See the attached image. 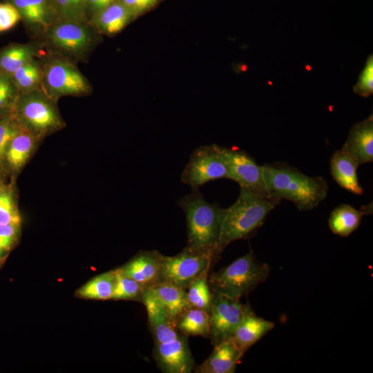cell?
<instances>
[{
  "label": "cell",
  "mask_w": 373,
  "mask_h": 373,
  "mask_svg": "<svg viewBox=\"0 0 373 373\" xmlns=\"http://www.w3.org/2000/svg\"><path fill=\"white\" fill-rule=\"evenodd\" d=\"M280 200L271 195L259 194L240 187L236 202L225 209L217 246L218 255L231 242L253 235Z\"/></svg>",
  "instance_id": "cell-1"
},
{
  "label": "cell",
  "mask_w": 373,
  "mask_h": 373,
  "mask_svg": "<svg viewBox=\"0 0 373 373\" xmlns=\"http://www.w3.org/2000/svg\"><path fill=\"white\" fill-rule=\"evenodd\" d=\"M262 170L267 191L292 202L300 211L314 209L327 196V184L321 176L309 177L283 165L265 164Z\"/></svg>",
  "instance_id": "cell-2"
},
{
  "label": "cell",
  "mask_w": 373,
  "mask_h": 373,
  "mask_svg": "<svg viewBox=\"0 0 373 373\" xmlns=\"http://www.w3.org/2000/svg\"><path fill=\"white\" fill-rule=\"evenodd\" d=\"M183 210L186 223L188 247L207 251L216 258L225 209L207 202L204 195L193 191L178 201Z\"/></svg>",
  "instance_id": "cell-3"
},
{
  "label": "cell",
  "mask_w": 373,
  "mask_h": 373,
  "mask_svg": "<svg viewBox=\"0 0 373 373\" xmlns=\"http://www.w3.org/2000/svg\"><path fill=\"white\" fill-rule=\"evenodd\" d=\"M270 267L258 262L252 249L232 263L208 276L212 293L240 299L268 278Z\"/></svg>",
  "instance_id": "cell-4"
},
{
  "label": "cell",
  "mask_w": 373,
  "mask_h": 373,
  "mask_svg": "<svg viewBox=\"0 0 373 373\" xmlns=\"http://www.w3.org/2000/svg\"><path fill=\"white\" fill-rule=\"evenodd\" d=\"M12 114L22 128L38 139L64 125L55 101L41 88L19 92Z\"/></svg>",
  "instance_id": "cell-5"
},
{
  "label": "cell",
  "mask_w": 373,
  "mask_h": 373,
  "mask_svg": "<svg viewBox=\"0 0 373 373\" xmlns=\"http://www.w3.org/2000/svg\"><path fill=\"white\" fill-rule=\"evenodd\" d=\"M41 90L52 99L87 95L91 86L77 66L64 57H53L41 67Z\"/></svg>",
  "instance_id": "cell-6"
},
{
  "label": "cell",
  "mask_w": 373,
  "mask_h": 373,
  "mask_svg": "<svg viewBox=\"0 0 373 373\" xmlns=\"http://www.w3.org/2000/svg\"><path fill=\"white\" fill-rule=\"evenodd\" d=\"M46 31L48 44L65 55L85 58L97 43L95 29L88 23L58 21L50 24Z\"/></svg>",
  "instance_id": "cell-7"
},
{
  "label": "cell",
  "mask_w": 373,
  "mask_h": 373,
  "mask_svg": "<svg viewBox=\"0 0 373 373\" xmlns=\"http://www.w3.org/2000/svg\"><path fill=\"white\" fill-rule=\"evenodd\" d=\"M216 257L207 251L186 247L173 256H162L161 283L185 289L195 278L209 271Z\"/></svg>",
  "instance_id": "cell-8"
},
{
  "label": "cell",
  "mask_w": 373,
  "mask_h": 373,
  "mask_svg": "<svg viewBox=\"0 0 373 373\" xmlns=\"http://www.w3.org/2000/svg\"><path fill=\"white\" fill-rule=\"evenodd\" d=\"M219 178H229V175L215 144H212L202 146L193 151L181 173L180 180L193 191L199 190L205 183Z\"/></svg>",
  "instance_id": "cell-9"
},
{
  "label": "cell",
  "mask_w": 373,
  "mask_h": 373,
  "mask_svg": "<svg viewBox=\"0 0 373 373\" xmlns=\"http://www.w3.org/2000/svg\"><path fill=\"white\" fill-rule=\"evenodd\" d=\"M215 147L226 166L229 179L254 193L270 195L265 188L262 166H259L247 153L217 144Z\"/></svg>",
  "instance_id": "cell-10"
},
{
  "label": "cell",
  "mask_w": 373,
  "mask_h": 373,
  "mask_svg": "<svg viewBox=\"0 0 373 373\" xmlns=\"http://www.w3.org/2000/svg\"><path fill=\"white\" fill-rule=\"evenodd\" d=\"M249 306L238 298L212 293L209 337L213 346L231 338Z\"/></svg>",
  "instance_id": "cell-11"
},
{
  "label": "cell",
  "mask_w": 373,
  "mask_h": 373,
  "mask_svg": "<svg viewBox=\"0 0 373 373\" xmlns=\"http://www.w3.org/2000/svg\"><path fill=\"white\" fill-rule=\"evenodd\" d=\"M153 355L165 373H189L195 367L186 336L181 333L173 340L155 343Z\"/></svg>",
  "instance_id": "cell-12"
},
{
  "label": "cell",
  "mask_w": 373,
  "mask_h": 373,
  "mask_svg": "<svg viewBox=\"0 0 373 373\" xmlns=\"http://www.w3.org/2000/svg\"><path fill=\"white\" fill-rule=\"evenodd\" d=\"M162 256L157 250L142 251L116 269L149 288L161 283Z\"/></svg>",
  "instance_id": "cell-13"
},
{
  "label": "cell",
  "mask_w": 373,
  "mask_h": 373,
  "mask_svg": "<svg viewBox=\"0 0 373 373\" xmlns=\"http://www.w3.org/2000/svg\"><path fill=\"white\" fill-rule=\"evenodd\" d=\"M341 151L358 166L373 161L372 114L352 126Z\"/></svg>",
  "instance_id": "cell-14"
},
{
  "label": "cell",
  "mask_w": 373,
  "mask_h": 373,
  "mask_svg": "<svg viewBox=\"0 0 373 373\" xmlns=\"http://www.w3.org/2000/svg\"><path fill=\"white\" fill-rule=\"evenodd\" d=\"M244 354L230 338L214 345L211 355L193 370L196 373H233Z\"/></svg>",
  "instance_id": "cell-15"
},
{
  "label": "cell",
  "mask_w": 373,
  "mask_h": 373,
  "mask_svg": "<svg viewBox=\"0 0 373 373\" xmlns=\"http://www.w3.org/2000/svg\"><path fill=\"white\" fill-rule=\"evenodd\" d=\"M274 326L273 322L258 316L249 305L231 339L245 353Z\"/></svg>",
  "instance_id": "cell-16"
},
{
  "label": "cell",
  "mask_w": 373,
  "mask_h": 373,
  "mask_svg": "<svg viewBox=\"0 0 373 373\" xmlns=\"http://www.w3.org/2000/svg\"><path fill=\"white\" fill-rule=\"evenodd\" d=\"M135 17L118 0L95 12L88 19L95 31L114 35L122 30Z\"/></svg>",
  "instance_id": "cell-17"
},
{
  "label": "cell",
  "mask_w": 373,
  "mask_h": 373,
  "mask_svg": "<svg viewBox=\"0 0 373 373\" xmlns=\"http://www.w3.org/2000/svg\"><path fill=\"white\" fill-rule=\"evenodd\" d=\"M36 137L21 128L10 141L6 148L3 170L4 175H14L25 165L35 149Z\"/></svg>",
  "instance_id": "cell-18"
},
{
  "label": "cell",
  "mask_w": 373,
  "mask_h": 373,
  "mask_svg": "<svg viewBox=\"0 0 373 373\" xmlns=\"http://www.w3.org/2000/svg\"><path fill=\"white\" fill-rule=\"evenodd\" d=\"M142 303L146 309L149 325L155 343L171 341L180 334L174 322L148 289L144 294Z\"/></svg>",
  "instance_id": "cell-19"
},
{
  "label": "cell",
  "mask_w": 373,
  "mask_h": 373,
  "mask_svg": "<svg viewBox=\"0 0 373 373\" xmlns=\"http://www.w3.org/2000/svg\"><path fill=\"white\" fill-rule=\"evenodd\" d=\"M147 289L174 323L180 315L189 308L184 289L171 283H160Z\"/></svg>",
  "instance_id": "cell-20"
},
{
  "label": "cell",
  "mask_w": 373,
  "mask_h": 373,
  "mask_svg": "<svg viewBox=\"0 0 373 373\" xmlns=\"http://www.w3.org/2000/svg\"><path fill=\"white\" fill-rule=\"evenodd\" d=\"M356 164L341 150L334 153L330 160V171L334 180L343 189L357 195L363 192L358 183Z\"/></svg>",
  "instance_id": "cell-21"
},
{
  "label": "cell",
  "mask_w": 373,
  "mask_h": 373,
  "mask_svg": "<svg viewBox=\"0 0 373 373\" xmlns=\"http://www.w3.org/2000/svg\"><path fill=\"white\" fill-rule=\"evenodd\" d=\"M370 204L362 210H357L347 204L336 207L330 213L328 224L332 232L341 237H347L359 226L363 216L370 213Z\"/></svg>",
  "instance_id": "cell-22"
},
{
  "label": "cell",
  "mask_w": 373,
  "mask_h": 373,
  "mask_svg": "<svg viewBox=\"0 0 373 373\" xmlns=\"http://www.w3.org/2000/svg\"><path fill=\"white\" fill-rule=\"evenodd\" d=\"M19 12L21 19L32 27L45 30L54 19L48 0H6Z\"/></svg>",
  "instance_id": "cell-23"
},
{
  "label": "cell",
  "mask_w": 373,
  "mask_h": 373,
  "mask_svg": "<svg viewBox=\"0 0 373 373\" xmlns=\"http://www.w3.org/2000/svg\"><path fill=\"white\" fill-rule=\"evenodd\" d=\"M37 48L32 44H12L0 50V73L11 76L22 66L37 56Z\"/></svg>",
  "instance_id": "cell-24"
},
{
  "label": "cell",
  "mask_w": 373,
  "mask_h": 373,
  "mask_svg": "<svg viewBox=\"0 0 373 373\" xmlns=\"http://www.w3.org/2000/svg\"><path fill=\"white\" fill-rule=\"evenodd\" d=\"M209 312L197 308H188L175 323L176 329L186 336L209 337L210 332Z\"/></svg>",
  "instance_id": "cell-25"
},
{
  "label": "cell",
  "mask_w": 373,
  "mask_h": 373,
  "mask_svg": "<svg viewBox=\"0 0 373 373\" xmlns=\"http://www.w3.org/2000/svg\"><path fill=\"white\" fill-rule=\"evenodd\" d=\"M116 285V273L111 270L99 274L79 288L77 296L87 299H112Z\"/></svg>",
  "instance_id": "cell-26"
},
{
  "label": "cell",
  "mask_w": 373,
  "mask_h": 373,
  "mask_svg": "<svg viewBox=\"0 0 373 373\" xmlns=\"http://www.w3.org/2000/svg\"><path fill=\"white\" fill-rule=\"evenodd\" d=\"M54 21L88 23L86 0H48Z\"/></svg>",
  "instance_id": "cell-27"
},
{
  "label": "cell",
  "mask_w": 373,
  "mask_h": 373,
  "mask_svg": "<svg viewBox=\"0 0 373 373\" xmlns=\"http://www.w3.org/2000/svg\"><path fill=\"white\" fill-rule=\"evenodd\" d=\"M209 271L193 280L185 289L189 308H197L209 312L212 292L208 283Z\"/></svg>",
  "instance_id": "cell-28"
},
{
  "label": "cell",
  "mask_w": 373,
  "mask_h": 373,
  "mask_svg": "<svg viewBox=\"0 0 373 373\" xmlns=\"http://www.w3.org/2000/svg\"><path fill=\"white\" fill-rule=\"evenodd\" d=\"M0 177V224H20L21 217L12 184Z\"/></svg>",
  "instance_id": "cell-29"
},
{
  "label": "cell",
  "mask_w": 373,
  "mask_h": 373,
  "mask_svg": "<svg viewBox=\"0 0 373 373\" xmlns=\"http://www.w3.org/2000/svg\"><path fill=\"white\" fill-rule=\"evenodd\" d=\"M116 285L112 299L133 300L142 303L147 287L136 280L122 275L117 269Z\"/></svg>",
  "instance_id": "cell-30"
},
{
  "label": "cell",
  "mask_w": 373,
  "mask_h": 373,
  "mask_svg": "<svg viewBox=\"0 0 373 373\" xmlns=\"http://www.w3.org/2000/svg\"><path fill=\"white\" fill-rule=\"evenodd\" d=\"M18 93L11 77L0 73V118L12 113Z\"/></svg>",
  "instance_id": "cell-31"
},
{
  "label": "cell",
  "mask_w": 373,
  "mask_h": 373,
  "mask_svg": "<svg viewBox=\"0 0 373 373\" xmlns=\"http://www.w3.org/2000/svg\"><path fill=\"white\" fill-rule=\"evenodd\" d=\"M12 114L0 118V176L4 177L3 164L8 143L21 129Z\"/></svg>",
  "instance_id": "cell-32"
},
{
  "label": "cell",
  "mask_w": 373,
  "mask_h": 373,
  "mask_svg": "<svg viewBox=\"0 0 373 373\" xmlns=\"http://www.w3.org/2000/svg\"><path fill=\"white\" fill-rule=\"evenodd\" d=\"M354 92L362 97H369L373 93V55L367 59L365 66L359 75L357 83L353 86Z\"/></svg>",
  "instance_id": "cell-33"
},
{
  "label": "cell",
  "mask_w": 373,
  "mask_h": 373,
  "mask_svg": "<svg viewBox=\"0 0 373 373\" xmlns=\"http://www.w3.org/2000/svg\"><path fill=\"white\" fill-rule=\"evenodd\" d=\"M20 224H0V254H8L17 244Z\"/></svg>",
  "instance_id": "cell-34"
},
{
  "label": "cell",
  "mask_w": 373,
  "mask_h": 373,
  "mask_svg": "<svg viewBox=\"0 0 373 373\" xmlns=\"http://www.w3.org/2000/svg\"><path fill=\"white\" fill-rule=\"evenodd\" d=\"M21 17L18 10L10 3H0V32L14 27Z\"/></svg>",
  "instance_id": "cell-35"
},
{
  "label": "cell",
  "mask_w": 373,
  "mask_h": 373,
  "mask_svg": "<svg viewBox=\"0 0 373 373\" xmlns=\"http://www.w3.org/2000/svg\"><path fill=\"white\" fill-rule=\"evenodd\" d=\"M41 67L32 70L21 79L14 82L19 92H26L41 88Z\"/></svg>",
  "instance_id": "cell-36"
},
{
  "label": "cell",
  "mask_w": 373,
  "mask_h": 373,
  "mask_svg": "<svg viewBox=\"0 0 373 373\" xmlns=\"http://www.w3.org/2000/svg\"><path fill=\"white\" fill-rule=\"evenodd\" d=\"M133 15L134 17L146 11L153 6L146 0H118Z\"/></svg>",
  "instance_id": "cell-37"
},
{
  "label": "cell",
  "mask_w": 373,
  "mask_h": 373,
  "mask_svg": "<svg viewBox=\"0 0 373 373\" xmlns=\"http://www.w3.org/2000/svg\"><path fill=\"white\" fill-rule=\"evenodd\" d=\"M39 63L35 59L31 61L30 62L22 66L19 69H17L10 77L13 82H15L22 77H23L26 74L31 72L32 70L39 67Z\"/></svg>",
  "instance_id": "cell-38"
},
{
  "label": "cell",
  "mask_w": 373,
  "mask_h": 373,
  "mask_svg": "<svg viewBox=\"0 0 373 373\" xmlns=\"http://www.w3.org/2000/svg\"><path fill=\"white\" fill-rule=\"evenodd\" d=\"M117 0H86L88 15H93Z\"/></svg>",
  "instance_id": "cell-39"
},
{
  "label": "cell",
  "mask_w": 373,
  "mask_h": 373,
  "mask_svg": "<svg viewBox=\"0 0 373 373\" xmlns=\"http://www.w3.org/2000/svg\"><path fill=\"white\" fill-rule=\"evenodd\" d=\"M7 256H8V254H0V267L3 264V262L6 260Z\"/></svg>",
  "instance_id": "cell-40"
},
{
  "label": "cell",
  "mask_w": 373,
  "mask_h": 373,
  "mask_svg": "<svg viewBox=\"0 0 373 373\" xmlns=\"http://www.w3.org/2000/svg\"><path fill=\"white\" fill-rule=\"evenodd\" d=\"M149 1L153 6L158 1V0H146Z\"/></svg>",
  "instance_id": "cell-41"
},
{
  "label": "cell",
  "mask_w": 373,
  "mask_h": 373,
  "mask_svg": "<svg viewBox=\"0 0 373 373\" xmlns=\"http://www.w3.org/2000/svg\"><path fill=\"white\" fill-rule=\"evenodd\" d=\"M1 177V176H0Z\"/></svg>",
  "instance_id": "cell-42"
}]
</instances>
